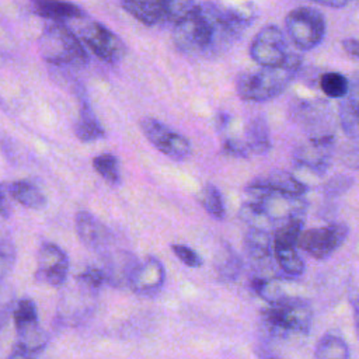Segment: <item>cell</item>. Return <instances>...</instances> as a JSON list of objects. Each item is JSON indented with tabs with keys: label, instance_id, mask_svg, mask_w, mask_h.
<instances>
[{
	"label": "cell",
	"instance_id": "6da1fadb",
	"mask_svg": "<svg viewBox=\"0 0 359 359\" xmlns=\"http://www.w3.org/2000/svg\"><path fill=\"white\" fill-rule=\"evenodd\" d=\"M174 43L189 55H210L226 48L237 35L230 29L224 10L199 4L174 22Z\"/></svg>",
	"mask_w": 359,
	"mask_h": 359
},
{
	"label": "cell",
	"instance_id": "7a4b0ae2",
	"mask_svg": "<svg viewBox=\"0 0 359 359\" xmlns=\"http://www.w3.org/2000/svg\"><path fill=\"white\" fill-rule=\"evenodd\" d=\"M300 57L289 53L278 66H265L257 72H243L236 79V91L244 101L265 102L285 91L300 67Z\"/></svg>",
	"mask_w": 359,
	"mask_h": 359
},
{
	"label": "cell",
	"instance_id": "3957f363",
	"mask_svg": "<svg viewBox=\"0 0 359 359\" xmlns=\"http://www.w3.org/2000/svg\"><path fill=\"white\" fill-rule=\"evenodd\" d=\"M313 311L309 303L300 299L285 297L262 310L261 323L266 334L273 338H286L292 334L306 335L310 330Z\"/></svg>",
	"mask_w": 359,
	"mask_h": 359
},
{
	"label": "cell",
	"instance_id": "277c9868",
	"mask_svg": "<svg viewBox=\"0 0 359 359\" xmlns=\"http://www.w3.org/2000/svg\"><path fill=\"white\" fill-rule=\"evenodd\" d=\"M39 52L48 63L59 67H80L88 60L81 39L60 21H52L43 28L39 38Z\"/></svg>",
	"mask_w": 359,
	"mask_h": 359
},
{
	"label": "cell",
	"instance_id": "5b68a950",
	"mask_svg": "<svg viewBox=\"0 0 359 359\" xmlns=\"http://www.w3.org/2000/svg\"><path fill=\"white\" fill-rule=\"evenodd\" d=\"M14 327L17 342L10 353L11 358H29L39 355L48 342L46 334L41 328L38 310L31 299H22L14 310Z\"/></svg>",
	"mask_w": 359,
	"mask_h": 359
},
{
	"label": "cell",
	"instance_id": "8992f818",
	"mask_svg": "<svg viewBox=\"0 0 359 359\" xmlns=\"http://www.w3.org/2000/svg\"><path fill=\"white\" fill-rule=\"evenodd\" d=\"M285 25L292 42L302 50L316 48L325 35L324 15L309 6H299L289 11Z\"/></svg>",
	"mask_w": 359,
	"mask_h": 359
},
{
	"label": "cell",
	"instance_id": "52a82bcc",
	"mask_svg": "<svg viewBox=\"0 0 359 359\" xmlns=\"http://www.w3.org/2000/svg\"><path fill=\"white\" fill-rule=\"evenodd\" d=\"M348 231L349 229L345 223L302 230L297 238V247L316 259H325L344 244Z\"/></svg>",
	"mask_w": 359,
	"mask_h": 359
},
{
	"label": "cell",
	"instance_id": "ba28073f",
	"mask_svg": "<svg viewBox=\"0 0 359 359\" xmlns=\"http://www.w3.org/2000/svg\"><path fill=\"white\" fill-rule=\"evenodd\" d=\"M140 128L147 140L167 157L180 161L191 154L189 140L160 121L154 118H143L140 121Z\"/></svg>",
	"mask_w": 359,
	"mask_h": 359
},
{
	"label": "cell",
	"instance_id": "9c48e42d",
	"mask_svg": "<svg viewBox=\"0 0 359 359\" xmlns=\"http://www.w3.org/2000/svg\"><path fill=\"white\" fill-rule=\"evenodd\" d=\"M289 53L285 35L276 25L264 27L250 45L251 59L262 67L282 65Z\"/></svg>",
	"mask_w": 359,
	"mask_h": 359
},
{
	"label": "cell",
	"instance_id": "30bf717a",
	"mask_svg": "<svg viewBox=\"0 0 359 359\" xmlns=\"http://www.w3.org/2000/svg\"><path fill=\"white\" fill-rule=\"evenodd\" d=\"M80 39L104 62L116 63L126 55V46L122 39L100 22L84 25L80 31Z\"/></svg>",
	"mask_w": 359,
	"mask_h": 359
},
{
	"label": "cell",
	"instance_id": "8fae6325",
	"mask_svg": "<svg viewBox=\"0 0 359 359\" xmlns=\"http://www.w3.org/2000/svg\"><path fill=\"white\" fill-rule=\"evenodd\" d=\"M69 273L66 252L52 243H45L38 252L35 279L49 286H62Z\"/></svg>",
	"mask_w": 359,
	"mask_h": 359
},
{
	"label": "cell",
	"instance_id": "7c38bea8",
	"mask_svg": "<svg viewBox=\"0 0 359 359\" xmlns=\"http://www.w3.org/2000/svg\"><path fill=\"white\" fill-rule=\"evenodd\" d=\"M165 280V269L160 259L149 257L137 262L129 278L128 286L137 294L150 296L157 293Z\"/></svg>",
	"mask_w": 359,
	"mask_h": 359
},
{
	"label": "cell",
	"instance_id": "4fadbf2b",
	"mask_svg": "<svg viewBox=\"0 0 359 359\" xmlns=\"http://www.w3.org/2000/svg\"><path fill=\"white\" fill-rule=\"evenodd\" d=\"M139 261L135 255L125 250H114L109 251L108 248L102 251V272L105 275L107 283L112 286H128L129 278L132 271L135 269Z\"/></svg>",
	"mask_w": 359,
	"mask_h": 359
},
{
	"label": "cell",
	"instance_id": "5bb4252c",
	"mask_svg": "<svg viewBox=\"0 0 359 359\" xmlns=\"http://www.w3.org/2000/svg\"><path fill=\"white\" fill-rule=\"evenodd\" d=\"M76 231L80 241L95 251H105L112 238L109 230L91 213L84 210L76 215Z\"/></svg>",
	"mask_w": 359,
	"mask_h": 359
},
{
	"label": "cell",
	"instance_id": "9a60e30c",
	"mask_svg": "<svg viewBox=\"0 0 359 359\" xmlns=\"http://www.w3.org/2000/svg\"><path fill=\"white\" fill-rule=\"evenodd\" d=\"M32 10L45 18L52 21H65L73 18H83L84 11L69 1L65 0H31Z\"/></svg>",
	"mask_w": 359,
	"mask_h": 359
},
{
	"label": "cell",
	"instance_id": "2e32d148",
	"mask_svg": "<svg viewBox=\"0 0 359 359\" xmlns=\"http://www.w3.org/2000/svg\"><path fill=\"white\" fill-rule=\"evenodd\" d=\"M252 182L265 185L276 192H280L285 195H292V196H302L307 191V187L303 182H300L290 172L282 171V170H275V171L266 172V174L255 178Z\"/></svg>",
	"mask_w": 359,
	"mask_h": 359
},
{
	"label": "cell",
	"instance_id": "e0dca14e",
	"mask_svg": "<svg viewBox=\"0 0 359 359\" xmlns=\"http://www.w3.org/2000/svg\"><path fill=\"white\" fill-rule=\"evenodd\" d=\"M74 133L81 142H94L105 136V130L97 119L93 108L87 101H81L77 121L74 123Z\"/></svg>",
	"mask_w": 359,
	"mask_h": 359
},
{
	"label": "cell",
	"instance_id": "ac0fdd59",
	"mask_svg": "<svg viewBox=\"0 0 359 359\" xmlns=\"http://www.w3.org/2000/svg\"><path fill=\"white\" fill-rule=\"evenodd\" d=\"M244 247L248 258L255 265H264L271 259V236L268 230L251 229L245 234Z\"/></svg>",
	"mask_w": 359,
	"mask_h": 359
},
{
	"label": "cell",
	"instance_id": "d6986e66",
	"mask_svg": "<svg viewBox=\"0 0 359 359\" xmlns=\"http://www.w3.org/2000/svg\"><path fill=\"white\" fill-rule=\"evenodd\" d=\"M121 4L132 17L144 25H156L158 22H164L161 1L121 0Z\"/></svg>",
	"mask_w": 359,
	"mask_h": 359
},
{
	"label": "cell",
	"instance_id": "ffe728a7",
	"mask_svg": "<svg viewBox=\"0 0 359 359\" xmlns=\"http://www.w3.org/2000/svg\"><path fill=\"white\" fill-rule=\"evenodd\" d=\"M245 143L251 153L265 154L271 149V135L262 116L252 118L245 126Z\"/></svg>",
	"mask_w": 359,
	"mask_h": 359
},
{
	"label": "cell",
	"instance_id": "44dd1931",
	"mask_svg": "<svg viewBox=\"0 0 359 359\" xmlns=\"http://www.w3.org/2000/svg\"><path fill=\"white\" fill-rule=\"evenodd\" d=\"M10 195L20 205L29 209H42L46 205V196L38 187L28 181H15L8 184Z\"/></svg>",
	"mask_w": 359,
	"mask_h": 359
},
{
	"label": "cell",
	"instance_id": "7402d4cb",
	"mask_svg": "<svg viewBox=\"0 0 359 359\" xmlns=\"http://www.w3.org/2000/svg\"><path fill=\"white\" fill-rule=\"evenodd\" d=\"M273 254L282 272L287 276H300L304 272V261L296 247L273 244Z\"/></svg>",
	"mask_w": 359,
	"mask_h": 359
},
{
	"label": "cell",
	"instance_id": "603a6c76",
	"mask_svg": "<svg viewBox=\"0 0 359 359\" xmlns=\"http://www.w3.org/2000/svg\"><path fill=\"white\" fill-rule=\"evenodd\" d=\"M314 356L317 359H349L351 352L349 346L341 337L325 334L318 341Z\"/></svg>",
	"mask_w": 359,
	"mask_h": 359
},
{
	"label": "cell",
	"instance_id": "cb8c5ba5",
	"mask_svg": "<svg viewBox=\"0 0 359 359\" xmlns=\"http://www.w3.org/2000/svg\"><path fill=\"white\" fill-rule=\"evenodd\" d=\"M303 230V216H293L280 222L273 236V244L297 247V238Z\"/></svg>",
	"mask_w": 359,
	"mask_h": 359
},
{
	"label": "cell",
	"instance_id": "d4e9b609",
	"mask_svg": "<svg viewBox=\"0 0 359 359\" xmlns=\"http://www.w3.org/2000/svg\"><path fill=\"white\" fill-rule=\"evenodd\" d=\"M199 202L203 209L216 220L224 219L226 209L220 191L213 184H206L199 194Z\"/></svg>",
	"mask_w": 359,
	"mask_h": 359
},
{
	"label": "cell",
	"instance_id": "484cf974",
	"mask_svg": "<svg viewBox=\"0 0 359 359\" xmlns=\"http://www.w3.org/2000/svg\"><path fill=\"white\" fill-rule=\"evenodd\" d=\"M320 88L330 98H345L349 94V81L338 72H327L320 77Z\"/></svg>",
	"mask_w": 359,
	"mask_h": 359
},
{
	"label": "cell",
	"instance_id": "4316f807",
	"mask_svg": "<svg viewBox=\"0 0 359 359\" xmlns=\"http://www.w3.org/2000/svg\"><path fill=\"white\" fill-rule=\"evenodd\" d=\"M94 170L109 184L118 185L121 181V172H119V161L118 158L111 153H102L94 157L93 160Z\"/></svg>",
	"mask_w": 359,
	"mask_h": 359
},
{
	"label": "cell",
	"instance_id": "83f0119b",
	"mask_svg": "<svg viewBox=\"0 0 359 359\" xmlns=\"http://www.w3.org/2000/svg\"><path fill=\"white\" fill-rule=\"evenodd\" d=\"M254 292L264 300H266L269 304L276 303L282 299H285L286 296L282 292V287L279 286V283L272 279V278H262V276H257L252 279L251 282Z\"/></svg>",
	"mask_w": 359,
	"mask_h": 359
},
{
	"label": "cell",
	"instance_id": "f1b7e54d",
	"mask_svg": "<svg viewBox=\"0 0 359 359\" xmlns=\"http://www.w3.org/2000/svg\"><path fill=\"white\" fill-rule=\"evenodd\" d=\"M76 283L91 293H97L104 283H107L105 275L101 268L88 266L76 276Z\"/></svg>",
	"mask_w": 359,
	"mask_h": 359
},
{
	"label": "cell",
	"instance_id": "f546056e",
	"mask_svg": "<svg viewBox=\"0 0 359 359\" xmlns=\"http://www.w3.org/2000/svg\"><path fill=\"white\" fill-rule=\"evenodd\" d=\"M164 21L175 22L194 8V0H161Z\"/></svg>",
	"mask_w": 359,
	"mask_h": 359
},
{
	"label": "cell",
	"instance_id": "4dcf8cb0",
	"mask_svg": "<svg viewBox=\"0 0 359 359\" xmlns=\"http://www.w3.org/2000/svg\"><path fill=\"white\" fill-rule=\"evenodd\" d=\"M240 269H241V262L237 254H234L231 248L227 247L217 264V271L220 276L224 279H234L238 275Z\"/></svg>",
	"mask_w": 359,
	"mask_h": 359
},
{
	"label": "cell",
	"instance_id": "1f68e13d",
	"mask_svg": "<svg viewBox=\"0 0 359 359\" xmlns=\"http://www.w3.org/2000/svg\"><path fill=\"white\" fill-rule=\"evenodd\" d=\"M171 251L187 266H189V268H199V266H202L201 255L196 251H194L191 247L184 245V244H172L171 245Z\"/></svg>",
	"mask_w": 359,
	"mask_h": 359
},
{
	"label": "cell",
	"instance_id": "d6a6232c",
	"mask_svg": "<svg viewBox=\"0 0 359 359\" xmlns=\"http://www.w3.org/2000/svg\"><path fill=\"white\" fill-rule=\"evenodd\" d=\"M15 251L13 244L8 240L0 241V283L4 280V278L8 275L10 269L14 264Z\"/></svg>",
	"mask_w": 359,
	"mask_h": 359
},
{
	"label": "cell",
	"instance_id": "836d02e7",
	"mask_svg": "<svg viewBox=\"0 0 359 359\" xmlns=\"http://www.w3.org/2000/svg\"><path fill=\"white\" fill-rule=\"evenodd\" d=\"M352 185V178L346 175H337L330 178L324 185V194L328 196H338L348 191Z\"/></svg>",
	"mask_w": 359,
	"mask_h": 359
},
{
	"label": "cell",
	"instance_id": "e575fe53",
	"mask_svg": "<svg viewBox=\"0 0 359 359\" xmlns=\"http://www.w3.org/2000/svg\"><path fill=\"white\" fill-rule=\"evenodd\" d=\"M223 149L226 153H229L231 156H237V157H247L250 153V149L245 142H240V140H234V139L226 140L223 144Z\"/></svg>",
	"mask_w": 359,
	"mask_h": 359
},
{
	"label": "cell",
	"instance_id": "d590c367",
	"mask_svg": "<svg viewBox=\"0 0 359 359\" xmlns=\"http://www.w3.org/2000/svg\"><path fill=\"white\" fill-rule=\"evenodd\" d=\"M11 198L8 191V184H0V216L7 217L11 212V203L8 202Z\"/></svg>",
	"mask_w": 359,
	"mask_h": 359
},
{
	"label": "cell",
	"instance_id": "8d00e7d4",
	"mask_svg": "<svg viewBox=\"0 0 359 359\" xmlns=\"http://www.w3.org/2000/svg\"><path fill=\"white\" fill-rule=\"evenodd\" d=\"M344 161L351 167L359 168V140L355 143H351L349 147H346L344 154Z\"/></svg>",
	"mask_w": 359,
	"mask_h": 359
},
{
	"label": "cell",
	"instance_id": "74e56055",
	"mask_svg": "<svg viewBox=\"0 0 359 359\" xmlns=\"http://www.w3.org/2000/svg\"><path fill=\"white\" fill-rule=\"evenodd\" d=\"M342 49L345 50L346 55L359 60V39H353V38L344 39L342 41Z\"/></svg>",
	"mask_w": 359,
	"mask_h": 359
},
{
	"label": "cell",
	"instance_id": "f35d334b",
	"mask_svg": "<svg viewBox=\"0 0 359 359\" xmlns=\"http://www.w3.org/2000/svg\"><path fill=\"white\" fill-rule=\"evenodd\" d=\"M351 306H352L355 330H356V334H358V338H359V293L351 297Z\"/></svg>",
	"mask_w": 359,
	"mask_h": 359
},
{
	"label": "cell",
	"instance_id": "ab89813d",
	"mask_svg": "<svg viewBox=\"0 0 359 359\" xmlns=\"http://www.w3.org/2000/svg\"><path fill=\"white\" fill-rule=\"evenodd\" d=\"M317 4H323V6H328V7H342L353 0H313Z\"/></svg>",
	"mask_w": 359,
	"mask_h": 359
},
{
	"label": "cell",
	"instance_id": "60d3db41",
	"mask_svg": "<svg viewBox=\"0 0 359 359\" xmlns=\"http://www.w3.org/2000/svg\"><path fill=\"white\" fill-rule=\"evenodd\" d=\"M142 1H161V0H142Z\"/></svg>",
	"mask_w": 359,
	"mask_h": 359
}]
</instances>
